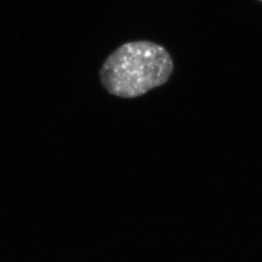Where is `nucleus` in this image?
Wrapping results in <instances>:
<instances>
[{"mask_svg":"<svg viewBox=\"0 0 262 262\" xmlns=\"http://www.w3.org/2000/svg\"><path fill=\"white\" fill-rule=\"evenodd\" d=\"M173 72L168 52L148 41L129 42L113 52L100 69V81L114 95L134 98L165 84Z\"/></svg>","mask_w":262,"mask_h":262,"instance_id":"nucleus-1","label":"nucleus"},{"mask_svg":"<svg viewBox=\"0 0 262 262\" xmlns=\"http://www.w3.org/2000/svg\"><path fill=\"white\" fill-rule=\"evenodd\" d=\"M260 1H262V0H260Z\"/></svg>","mask_w":262,"mask_h":262,"instance_id":"nucleus-2","label":"nucleus"}]
</instances>
